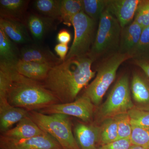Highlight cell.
<instances>
[{"mask_svg":"<svg viewBox=\"0 0 149 149\" xmlns=\"http://www.w3.org/2000/svg\"><path fill=\"white\" fill-rule=\"evenodd\" d=\"M134 21L143 28L149 26V1H142L137 10Z\"/></svg>","mask_w":149,"mask_h":149,"instance_id":"obj_29","label":"cell"},{"mask_svg":"<svg viewBox=\"0 0 149 149\" xmlns=\"http://www.w3.org/2000/svg\"><path fill=\"white\" fill-rule=\"evenodd\" d=\"M62 0H36L33 7L41 15L61 22Z\"/></svg>","mask_w":149,"mask_h":149,"instance_id":"obj_21","label":"cell"},{"mask_svg":"<svg viewBox=\"0 0 149 149\" xmlns=\"http://www.w3.org/2000/svg\"><path fill=\"white\" fill-rule=\"evenodd\" d=\"M143 28L136 22H133L125 29L121 41V49L125 53L135 49L139 44Z\"/></svg>","mask_w":149,"mask_h":149,"instance_id":"obj_22","label":"cell"},{"mask_svg":"<svg viewBox=\"0 0 149 149\" xmlns=\"http://www.w3.org/2000/svg\"><path fill=\"white\" fill-rule=\"evenodd\" d=\"M68 45L58 43L54 47V50L59 58L63 61H64L66 56L68 54Z\"/></svg>","mask_w":149,"mask_h":149,"instance_id":"obj_32","label":"cell"},{"mask_svg":"<svg viewBox=\"0 0 149 149\" xmlns=\"http://www.w3.org/2000/svg\"><path fill=\"white\" fill-rule=\"evenodd\" d=\"M28 116L45 133L52 136L63 149H80L72 133L69 116L55 113L45 114L29 111Z\"/></svg>","mask_w":149,"mask_h":149,"instance_id":"obj_3","label":"cell"},{"mask_svg":"<svg viewBox=\"0 0 149 149\" xmlns=\"http://www.w3.org/2000/svg\"><path fill=\"white\" fill-rule=\"evenodd\" d=\"M0 66L6 70L9 76L7 100L11 105L28 111H38L60 103L55 96L40 81L24 77L10 65L0 63Z\"/></svg>","mask_w":149,"mask_h":149,"instance_id":"obj_2","label":"cell"},{"mask_svg":"<svg viewBox=\"0 0 149 149\" xmlns=\"http://www.w3.org/2000/svg\"><path fill=\"white\" fill-rule=\"evenodd\" d=\"M38 111L45 114L55 113L66 115L80 118L85 123L90 122L93 117L94 105L87 96H83L74 101L52 105Z\"/></svg>","mask_w":149,"mask_h":149,"instance_id":"obj_8","label":"cell"},{"mask_svg":"<svg viewBox=\"0 0 149 149\" xmlns=\"http://www.w3.org/2000/svg\"><path fill=\"white\" fill-rule=\"evenodd\" d=\"M10 66L24 77L40 82L45 79L50 70L54 67L46 63L24 61L21 60L15 65Z\"/></svg>","mask_w":149,"mask_h":149,"instance_id":"obj_16","label":"cell"},{"mask_svg":"<svg viewBox=\"0 0 149 149\" xmlns=\"http://www.w3.org/2000/svg\"><path fill=\"white\" fill-rule=\"evenodd\" d=\"M0 28L15 44L26 45L32 43L27 26L21 20L1 17Z\"/></svg>","mask_w":149,"mask_h":149,"instance_id":"obj_13","label":"cell"},{"mask_svg":"<svg viewBox=\"0 0 149 149\" xmlns=\"http://www.w3.org/2000/svg\"></svg>","mask_w":149,"mask_h":149,"instance_id":"obj_37","label":"cell"},{"mask_svg":"<svg viewBox=\"0 0 149 149\" xmlns=\"http://www.w3.org/2000/svg\"><path fill=\"white\" fill-rule=\"evenodd\" d=\"M29 2V1L26 0H1V18L21 20Z\"/></svg>","mask_w":149,"mask_h":149,"instance_id":"obj_20","label":"cell"},{"mask_svg":"<svg viewBox=\"0 0 149 149\" xmlns=\"http://www.w3.org/2000/svg\"><path fill=\"white\" fill-rule=\"evenodd\" d=\"M120 27L117 19L106 8L100 18L98 29L91 49V55L101 54L114 47L118 42Z\"/></svg>","mask_w":149,"mask_h":149,"instance_id":"obj_7","label":"cell"},{"mask_svg":"<svg viewBox=\"0 0 149 149\" xmlns=\"http://www.w3.org/2000/svg\"><path fill=\"white\" fill-rule=\"evenodd\" d=\"M130 139H118L100 147L101 149H129L133 146Z\"/></svg>","mask_w":149,"mask_h":149,"instance_id":"obj_30","label":"cell"},{"mask_svg":"<svg viewBox=\"0 0 149 149\" xmlns=\"http://www.w3.org/2000/svg\"><path fill=\"white\" fill-rule=\"evenodd\" d=\"M20 60L23 61L46 63L53 66L63 62L47 47L39 43L24 45L20 49Z\"/></svg>","mask_w":149,"mask_h":149,"instance_id":"obj_10","label":"cell"},{"mask_svg":"<svg viewBox=\"0 0 149 149\" xmlns=\"http://www.w3.org/2000/svg\"><path fill=\"white\" fill-rule=\"evenodd\" d=\"M118 125V139H130L132 133L131 119L128 113H121L114 116Z\"/></svg>","mask_w":149,"mask_h":149,"instance_id":"obj_27","label":"cell"},{"mask_svg":"<svg viewBox=\"0 0 149 149\" xmlns=\"http://www.w3.org/2000/svg\"><path fill=\"white\" fill-rule=\"evenodd\" d=\"M45 133L28 116L19 121L14 128L1 135L10 139L21 140L30 139Z\"/></svg>","mask_w":149,"mask_h":149,"instance_id":"obj_17","label":"cell"},{"mask_svg":"<svg viewBox=\"0 0 149 149\" xmlns=\"http://www.w3.org/2000/svg\"><path fill=\"white\" fill-rule=\"evenodd\" d=\"M97 149H100V147H99V148H98Z\"/></svg>","mask_w":149,"mask_h":149,"instance_id":"obj_36","label":"cell"},{"mask_svg":"<svg viewBox=\"0 0 149 149\" xmlns=\"http://www.w3.org/2000/svg\"><path fill=\"white\" fill-rule=\"evenodd\" d=\"M131 57L128 53L116 54L99 67L95 79L87 86L84 95L89 98L94 105L101 102L108 89L115 79L118 68Z\"/></svg>","mask_w":149,"mask_h":149,"instance_id":"obj_4","label":"cell"},{"mask_svg":"<svg viewBox=\"0 0 149 149\" xmlns=\"http://www.w3.org/2000/svg\"><path fill=\"white\" fill-rule=\"evenodd\" d=\"M74 135L80 149H97L100 139V126L78 123L74 128Z\"/></svg>","mask_w":149,"mask_h":149,"instance_id":"obj_12","label":"cell"},{"mask_svg":"<svg viewBox=\"0 0 149 149\" xmlns=\"http://www.w3.org/2000/svg\"><path fill=\"white\" fill-rule=\"evenodd\" d=\"M2 149H63L55 139L47 133L26 139L17 140L1 135Z\"/></svg>","mask_w":149,"mask_h":149,"instance_id":"obj_9","label":"cell"},{"mask_svg":"<svg viewBox=\"0 0 149 149\" xmlns=\"http://www.w3.org/2000/svg\"><path fill=\"white\" fill-rule=\"evenodd\" d=\"M100 127L99 144L101 146L118 139L117 123L114 117L106 118Z\"/></svg>","mask_w":149,"mask_h":149,"instance_id":"obj_24","label":"cell"},{"mask_svg":"<svg viewBox=\"0 0 149 149\" xmlns=\"http://www.w3.org/2000/svg\"><path fill=\"white\" fill-rule=\"evenodd\" d=\"M83 11L95 21L100 18L107 5L104 0H83Z\"/></svg>","mask_w":149,"mask_h":149,"instance_id":"obj_25","label":"cell"},{"mask_svg":"<svg viewBox=\"0 0 149 149\" xmlns=\"http://www.w3.org/2000/svg\"><path fill=\"white\" fill-rule=\"evenodd\" d=\"M142 1L140 0L107 1L106 8L115 16L120 27H124L133 19Z\"/></svg>","mask_w":149,"mask_h":149,"instance_id":"obj_11","label":"cell"},{"mask_svg":"<svg viewBox=\"0 0 149 149\" xmlns=\"http://www.w3.org/2000/svg\"><path fill=\"white\" fill-rule=\"evenodd\" d=\"M82 11L83 0H62L61 22L69 27L71 26L73 17Z\"/></svg>","mask_w":149,"mask_h":149,"instance_id":"obj_23","label":"cell"},{"mask_svg":"<svg viewBox=\"0 0 149 149\" xmlns=\"http://www.w3.org/2000/svg\"><path fill=\"white\" fill-rule=\"evenodd\" d=\"M130 140L133 145L149 148V127L132 124Z\"/></svg>","mask_w":149,"mask_h":149,"instance_id":"obj_26","label":"cell"},{"mask_svg":"<svg viewBox=\"0 0 149 149\" xmlns=\"http://www.w3.org/2000/svg\"><path fill=\"white\" fill-rule=\"evenodd\" d=\"M133 100L140 108L149 109V85L139 74L133 75L131 84Z\"/></svg>","mask_w":149,"mask_h":149,"instance_id":"obj_19","label":"cell"},{"mask_svg":"<svg viewBox=\"0 0 149 149\" xmlns=\"http://www.w3.org/2000/svg\"><path fill=\"white\" fill-rule=\"evenodd\" d=\"M129 149H149V148H146V147H143L140 146H136V145H133Z\"/></svg>","mask_w":149,"mask_h":149,"instance_id":"obj_35","label":"cell"},{"mask_svg":"<svg viewBox=\"0 0 149 149\" xmlns=\"http://www.w3.org/2000/svg\"><path fill=\"white\" fill-rule=\"evenodd\" d=\"M135 107L131 100L129 79L127 75H123L117 81L101 107L100 114L105 119L113 117L128 112Z\"/></svg>","mask_w":149,"mask_h":149,"instance_id":"obj_5","label":"cell"},{"mask_svg":"<svg viewBox=\"0 0 149 149\" xmlns=\"http://www.w3.org/2000/svg\"><path fill=\"white\" fill-rule=\"evenodd\" d=\"M56 39L59 43L68 45L71 40V35L66 29H61L58 33Z\"/></svg>","mask_w":149,"mask_h":149,"instance_id":"obj_33","label":"cell"},{"mask_svg":"<svg viewBox=\"0 0 149 149\" xmlns=\"http://www.w3.org/2000/svg\"><path fill=\"white\" fill-rule=\"evenodd\" d=\"M93 61L94 59L86 56L65 60L51 68L42 83L60 103L74 101L81 90L95 76L96 71L91 69Z\"/></svg>","mask_w":149,"mask_h":149,"instance_id":"obj_1","label":"cell"},{"mask_svg":"<svg viewBox=\"0 0 149 149\" xmlns=\"http://www.w3.org/2000/svg\"><path fill=\"white\" fill-rule=\"evenodd\" d=\"M20 50L0 28V63L15 65L20 60Z\"/></svg>","mask_w":149,"mask_h":149,"instance_id":"obj_18","label":"cell"},{"mask_svg":"<svg viewBox=\"0 0 149 149\" xmlns=\"http://www.w3.org/2000/svg\"><path fill=\"white\" fill-rule=\"evenodd\" d=\"M137 64L143 70L149 79V61H138Z\"/></svg>","mask_w":149,"mask_h":149,"instance_id":"obj_34","label":"cell"},{"mask_svg":"<svg viewBox=\"0 0 149 149\" xmlns=\"http://www.w3.org/2000/svg\"><path fill=\"white\" fill-rule=\"evenodd\" d=\"M95 20L83 11L74 15L72 24L74 29V38L65 60L85 56L90 50L93 41Z\"/></svg>","mask_w":149,"mask_h":149,"instance_id":"obj_6","label":"cell"},{"mask_svg":"<svg viewBox=\"0 0 149 149\" xmlns=\"http://www.w3.org/2000/svg\"><path fill=\"white\" fill-rule=\"evenodd\" d=\"M29 111L11 105L8 102L0 103V131L2 133L28 116Z\"/></svg>","mask_w":149,"mask_h":149,"instance_id":"obj_15","label":"cell"},{"mask_svg":"<svg viewBox=\"0 0 149 149\" xmlns=\"http://www.w3.org/2000/svg\"><path fill=\"white\" fill-rule=\"evenodd\" d=\"M149 47V26L143 28L139 44L135 50L141 51Z\"/></svg>","mask_w":149,"mask_h":149,"instance_id":"obj_31","label":"cell"},{"mask_svg":"<svg viewBox=\"0 0 149 149\" xmlns=\"http://www.w3.org/2000/svg\"><path fill=\"white\" fill-rule=\"evenodd\" d=\"M131 124L149 127V109L140 108L135 106L128 112Z\"/></svg>","mask_w":149,"mask_h":149,"instance_id":"obj_28","label":"cell"},{"mask_svg":"<svg viewBox=\"0 0 149 149\" xmlns=\"http://www.w3.org/2000/svg\"><path fill=\"white\" fill-rule=\"evenodd\" d=\"M54 19L35 14L27 18V27L35 43L41 44L46 35L54 28Z\"/></svg>","mask_w":149,"mask_h":149,"instance_id":"obj_14","label":"cell"}]
</instances>
